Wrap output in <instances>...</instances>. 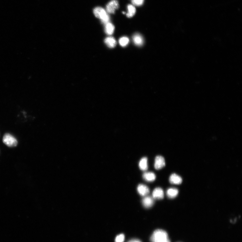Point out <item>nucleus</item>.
I'll return each instance as SVG.
<instances>
[{"label": "nucleus", "mask_w": 242, "mask_h": 242, "mask_svg": "<svg viewBox=\"0 0 242 242\" xmlns=\"http://www.w3.org/2000/svg\"><path fill=\"white\" fill-rule=\"evenodd\" d=\"M119 43L121 46L126 47L129 43V40L127 37H123L120 39Z\"/></svg>", "instance_id": "17"}, {"label": "nucleus", "mask_w": 242, "mask_h": 242, "mask_svg": "<svg viewBox=\"0 0 242 242\" xmlns=\"http://www.w3.org/2000/svg\"><path fill=\"white\" fill-rule=\"evenodd\" d=\"M168 234L165 230L157 229L155 230L151 236V242H161L169 239Z\"/></svg>", "instance_id": "1"}, {"label": "nucleus", "mask_w": 242, "mask_h": 242, "mask_svg": "<svg viewBox=\"0 0 242 242\" xmlns=\"http://www.w3.org/2000/svg\"><path fill=\"white\" fill-rule=\"evenodd\" d=\"M179 193V191L176 188H170L166 192V195L169 198L173 199L177 196Z\"/></svg>", "instance_id": "12"}, {"label": "nucleus", "mask_w": 242, "mask_h": 242, "mask_svg": "<svg viewBox=\"0 0 242 242\" xmlns=\"http://www.w3.org/2000/svg\"><path fill=\"white\" fill-rule=\"evenodd\" d=\"M119 3L117 0H112L106 6V10L109 14H114L116 10L119 8Z\"/></svg>", "instance_id": "4"}, {"label": "nucleus", "mask_w": 242, "mask_h": 242, "mask_svg": "<svg viewBox=\"0 0 242 242\" xmlns=\"http://www.w3.org/2000/svg\"><path fill=\"white\" fill-rule=\"evenodd\" d=\"M105 42L109 48H111L115 47L117 44L115 39L112 37H107L105 39Z\"/></svg>", "instance_id": "14"}, {"label": "nucleus", "mask_w": 242, "mask_h": 242, "mask_svg": "<svg viewBox=\"0 0 242 242\" xmlns=\"http://www.w3.org/2000/svg\"><path fill=\"white\" fill-rule=\"evenodd\" d=\"M93 13L95 17L100 19L103 23L106 24L109 22L110 17L106 11L101 7H97L93 10Z\"/></svg>", "instance_id": "2"}, {"label": "nucleus", "mask_w": 242, "mask_h": 242, "mask_svg": "<svg viewBox=\"0 0 242 242\" xmlns=\"http://www.w3.org/2000/svg\"><path fill=\"white\" fill-rule=\"evenodd\" d=\"M148 160L147 158L146 157H143L140 161L139 166V167L141 170L143 171H146L148 169Z\"/></svg>", "instance_id": "13"}, {"label": "nucleus", "mask_w": 242, "mask_h": 242, "mask_svg": "<svg viewBox=\"0 0 242 242\" xmlns=\"http://www.w3.org/2000/svg\"><path fill=\"white\" fill-rule=\"evenodd\" d=\"M115 26L111 23L108 22L105 24V31L108 35H111L114 32Z\"/></svg>", "instance_id": "15"}, {"label": "nucleus", "mask_w": 242, "mask_h": 242, "mask_svg": "<svg viewBox=\"0 0 242 242\" xmlns=\"http://www.w3.org/2000/svg\"><path fill=\"white\" fill-rule=\"evenodd\" d=\"M165 165L164 158L161 156H157L155 160L154 168L157 170L163 168Z\"/></svg>", "instance_id": "5"}, {"label": "nucleus", "mask_w": 242, "mask_h": 242, "mask_svg": "<svg viewBox=\"0 0 242 242\" xmlns=\"http://www.w3.org/2000/svg\"><path fill=\"white\" fill-rule=\"evenodd\" d=\"M143 177L144 179L148 182H152L156 180V176L153 172H147L143 174Z\"/></svg>", "instance_id": "10"}, {"label": "nucleus", "mask_w": 242, "mask_h": 242, "mask_svg": "<svg viewBox=\"0 0 242 242\" xmlns=\"http://www.w3.org/2000/svg\"><path fill=\"white\" fill-rule=\"evenodd\" d=\"M127 8L128 12L126 14L127 16L129 18L133 17L136 12L135 7L133 5H129L127 6Z\"/></svg>", "instance_id": "16"}, {"label": "nucleus", "mask_w": 242, "mask_h": 242, "mask_svg": "<svg viewBox=\"0 0 242 242\" xmlns=\"http://www.w3.org/2000/svg\"><path fill=\"white\" fill-rule=\"evenodd\" d=\"M152 195L154 199H161L164 198V192L162 188H156L153 191Z\"/></svg>", "instance_id": "7"}, {"label": "nucleus", "mask_w": 242, "mask_h": 242, "mask_svg": "<svg viewBox=\"0 0 242 242\" xmlns=\"http://www.w3.org/2000/svg\"><path fill=\"white\" fill-rule=\"evenodd\" d=\"M125 240V236L123 234H120L116 236L115 242H123Z\"/></svg>", "instance_id": "18"}, {"label": "nucleus", "mask_w": 242, "mask_h": 242, "mask_svg": "<svg viewBox=\"0 0 242 242\" xmlns=\"http://www.w3.org/2000/svg\"><path fill=\"white\" fill-rule=\"evenodd\" d=\"M169 181L172 184L180 185L182 183V179L180 176L174 173L170 176Z\"/></svg>", "instance_id": "9"}, {"label": "nucleus", "mask_w": 242, "mask_h": 242, "mask_svg": "<svg viewBox=\"0 0 242 242\" xmlns=\"http://www.w3.org/2000/svg\"><path fill=\"white\" fill-rule=\"evenodd\" d=\"M3 141L7 146L9 147L16 146L18 144L17 139L9 134H6L3 136Z\"/></svg>", "instance_id": "3"}, {"label": "nucleus", "mask_w": 242, "mask_h": 242, "mask_svg": "<svg viewBox=\"0 0 242 242\" xmlns=\"http://www.w3.org/2000/svg\"><path fill=\"white\" fill-rule=\"evenodd\" d=\"M133 40L134 43L137 46H142L144 43V40L142 36L140 34H135L133 36Z\"/></svg>", "instance_id": "11"}, {"label": "nucleus", "mask_w": 242, "mask_h": 242, "mask_svg": "<svg viewBox=\"0 0 242 242\" xmlns=\"http://www.w3.org/2000/svg\"><path fill=\"white\" fill-rule=\"evenodd\" d=\"M137 191L139 194L142 196H145L149 194L150 190L146 185L139 184L137 187Z\"/></svg>", "instance_id": "8"}, {"label": "nucleus", "mask_w": 242, "mask_h": 242, "mask_svg": "<svg viewBox=\"0 0 242 242\" xmlns=\"http://www.w3.org/2000/svg\"><path fill=\"white\" fill-rule=\"evenodd\" d=\"M154 199L152 197L147 195L145 196L142 201L143 206L146 208H149L152 207L154 205Z\"/></svg>", "instance_id": "6"}, {"label": "nucleus", "mask_w": 242, "mask_h": 242, "mask_svg": "<svg viewBox=\"0 0 242 242\" xmlns=\"http://www.w3.org/2000/svg\"><path fill=\"white\" fill-rule=\"evenodd\" d=\"M170 242V241L169 239H168L167 240H165L164 241H162V242Z\"/></svg>", "instance_id": "21"}, {"label": "nucleus", "mask_w": 242, "mask_h": 242, "mask_svg": "<svg viewBox=\"0 0 242 242\" xmlns=\"http://www.w3.org/2000/svg\"><path fill=\"white\" fill-rule=\"evenodd\" d=\"M128 242H141L140 240L137 239H133L130 240Z\"/></svg>", "instance_id": "20"}, {"label": "nucleus", "mask_w": 242, "mask_h": 242, "mask_svg": "<svg viewBox=\"0 0 242 242\" xmlns=\"http://www.w3.org/2000/svg\"><path fill=\"white\" fill-rule=\"evenodd\" d=\"M144 2V0H131L132 3L134 5L137 6H142Z\"/></svg>", "instance_id": "19"}]
</instances>
